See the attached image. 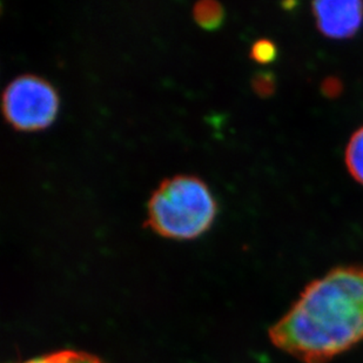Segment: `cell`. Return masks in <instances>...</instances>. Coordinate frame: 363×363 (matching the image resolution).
Returning a JSON list of instances; mask_svg holds the SVG:
<instances>
[{"label": "cell", "instance_id": "1", "mask_svg": "<svg viewBox=\"0 0 363 363\" xmlns=\"http://www.w3.org/2000/svg\"><path fill=\"white\" fill-rule=\"evenodd\" d=\"M269 339L302 363H328L361 344L363 266H341L307 284Z\"/></svg>", "mask_w": 363, "mask_h": 363}, {"label": "cell", "instance_id": "3", "mask_svg": "<svg viewBox=\"0 0 363 363\" xmlns=\"http://www.w3.org/2000/svg\"><path fill=\"white\" fill-rule=\"evenodd\" d=\"M60 97L49 80L37 74H22L8 83L3 92L4 119L18 132H39L57 119Z\"/></svg>", "mask_w": 363, "mask_h": 363}, {"label": "cell", "instance_id": "9", "mask_svg": "<svg viewBox=\"0 0 363 363\" xmlns=\"http://www.w3.org/2000/svg\"><path fill=\"white\" fill-rule=\"evenodd\" d=\"M252 88L255 95L261 98H268L274 95L276 88L275 76L268 71H260L253 76Z\"/></svg>", "mask_w": 363, "mask_h": 363}, {"label": "cell", "instance_id": "4", "mask_svg": "<svg viewBox=\"0 0 363 363\" xmlns=\"http://www.w3.org/2000/svg\"><path fill=\"white\" fill-rule=\"evenodd\" d=\"M318 30L328 38L355 35L363 23L362 1H315L312 4Z\"/></svg>", "mask_w": 363, "mask_h": 363}, {"label": "cell", "instance_id": "8", "mask_svg": "<svg viewBox=\"0 0 363 363\" xmlns=\"http://www.w3.org/2000/svg\"><path fill=\"white\" fill-rule=\"evenodd\" d=\"M277 49L275 44L269 39H259L250 49V57L257 64L267 65L275 60Z\"/></svg>", "mask_w": 363, "mask_h": 363}, {"label": "cell", "instance_id": "10", "mask_svg": "<svg viewBox=\"0 0 363 363\" xmlns=\"http://www.w3.org/2000/svg\"><path fill=\"white\" fill-rule=\"evenodd\" d=\"M342 90V83L337 78H327L322 83V91L330 98L340 95Z\"/></svg>", "mask_w": 363, "mask_h": 363}, {"label": "cell", "instance_id": "5", "mask_svg": "<svg viewBox=\"0 0 363 363\" xmlns=\"http://www.w3.org/2000/svg\"><path fill=\"white\" fill-rule=\"evenodd\" d=\"M193 19L202 30H219L225 22V8L216 0H202L194 5Z\"/></svg>", "mask_w": 363, "mask_h": 363}, {"label": "cell", "instance_id": "2", "mask_svg": "<svg viewBox=\"0 0 363 363\" xmlns=\"http://www.w3.org/2000/svg\"><path fill=\"white\" fill-rule=\"evenodd\" d=\"M216 216L218 202L209 185L195 175H178L152 193L145 227L163 238L194 240L209 231Z\"/></svg>", "mask_w": 363, "mask_h": 363}, {"label": "cell", "instance_id": "6", "mask_svg": "<svg viewBox=\"0 0 363 363\" xmlns=\"http://www.w3.org/2000/svg\"><path fill=\"white\" fill-rule=\"evenodd\" d=\"M346 163L353 178L363 185V126L349 140L346 151Z\"/></svg>", "mask_w": 363, "mask_h": 363}, {"label": "cell", "instance_id": "7", "mask_svg": "<svg viewBox=\"0 0 363 363\" xmlns=\"http://www.w3.org/2000/svg\"><path fill=\"white\" fill-rule=\"evenodd\" d=\"M26 363H104L97 356L76 350H61L49 355L40 356Z\"/></svg>", "mask_w": 363, "mask_h": 363}]
</instances>
